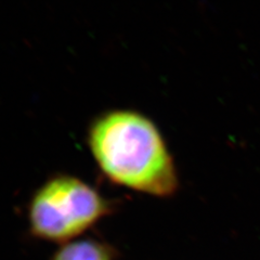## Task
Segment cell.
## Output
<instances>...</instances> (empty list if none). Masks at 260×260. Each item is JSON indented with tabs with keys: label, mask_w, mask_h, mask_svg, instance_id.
Masks as SVG:
<instances>
[{
	"label": "cell",
	"mask_w": 260,
	"mask_h": 260,
	"mask_svg": "<svg viewBox=\"0 0 260 260\" xmlns=\"http://www.w3.org/2000/svg\"><path fill=\"white\" fill-rule=\"evenodd\" d=\"M88 144L102 173L118 185L166 198L178 189V175L156 125L134 111H112L90 126Z\"/></svg>",
	"instance_id": "6da1fadb"
},
{
	"label": "cell",
	"mask_w": 260,
	"mask_h": 260,
	"mask_svg": "<svg viewBox=\"0 0 260 260\" xmlns=\"http://www.w3.org/2000/svg\"><path fill=\"white\" fill-rule=\"evenodd\" d=\"M111 211L110 202L90 184L76 177L59 175L32 195L27 216L34 237L63 245L75 241Z\"/></svg>",
	"instance_id": "7a4b0ae2"
},
{
	"label": "cell",
	"mask_w": 260,
	"mask_h": 260,
	"mask_svg": "<svg viewBox=\"0 0 260 260\" xmlns=\"http://www.w3.org/2000/svg\"><path fill=\"white\" fill-rule=\"evenodd\" d=\"M52 260H113V251L99 241L75 240L63 244L53 255Z\"/></svg>",
	"instance_id": "3957f363"
}]
</instances>
